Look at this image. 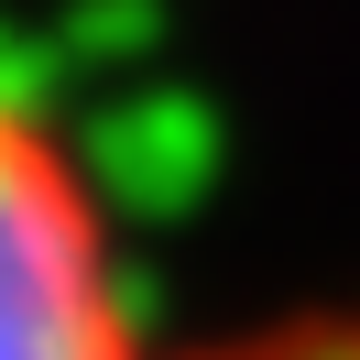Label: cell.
Returning <instances> with one entry per match:
<instances>
[{
  "instance_id": "6da1fadb",
  "label": "cell",
  "mask_w": 360,
  "mask_h": 360,
  "mask_svg": "<svg viewBox=\"0 0 360 360\" xmlns=\"http://www.w3.org/2000/svg\"><path fill=\"white\" fill-rule=\"evenodd\" d=\"M0 360H175L142 328L98 164L11 77H0Z\"/></svg>"
},
{
  "instance_id": "7a4b0ae2",
  "label": "cell",
  "mask_w": 360,
  "mask_h": 360,
  "mask_svg": "<svg viewBox=\"0 0 360 360\" xmlns=\"http://www.w3.org/2000/svg\"><path fill=\"white\" fill-rule=\"evenodd\" d=\"M175 360H360V295L349 306H306V316H262V328L197 338Z\"/></svg>"
}]
</instances>
